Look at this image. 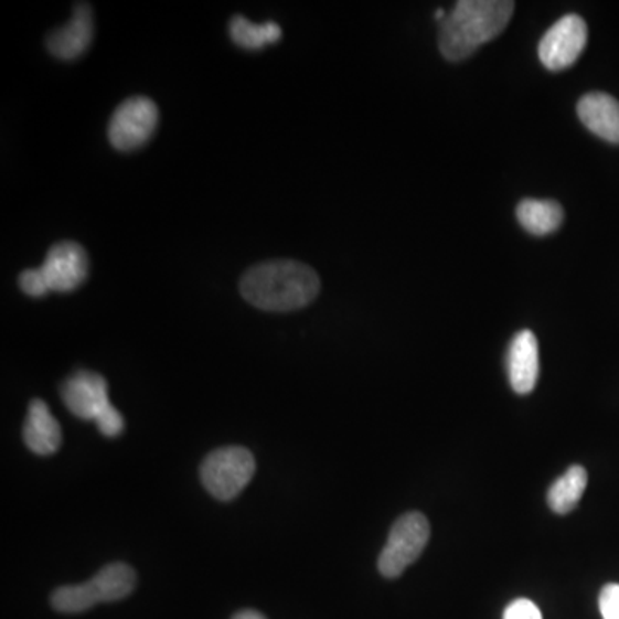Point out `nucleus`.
<instances>
[{"instance_id": "obj_17", "label": "nucleus", "mask_w": 619, "mask_h": 619, "mask_svg": "<svg viewBox=\"0 0 619 619\" xmlns=\"http://www.w3.org/2000/svg\"><path fill=\"white\" fill-rule=\"evenodd\" d=\"M20 288L26 292L28 297L42 298L47 295L49 286L45 282V277H43L42 270L39 269H28L24 270L20 276Z\"/></svg>"}, {"instance_id": "obj_21", "label": "nucleus", "mask_w": 619, "mask_h": 619, "mask_svg": "<svg viewBox=\"0 0 619 619\" xmlns=\"http://www.w3.org/2000/svg\"><path fill=\"white\" fill-rule=\"evenodd\" d=\"M233 619H267L262 612L254 611V609H245L234 615Z\"/></svg>"}, {"instance_id": "obj_15", "label": "nucleus", "mask_w": 619, "mask_h": 619, "mask_svg": "<svg viewBox=\"0 0 619 619\" xmlns=\"http://www.w3.org/2000/svg\"><path fill=\"white\" fill-rule=\"evenodd\" d=\"M587 470L580 465H573L553 483L547 492V504L557 514H566L580 503L587 489Z\"/></svg>"}, {"instance_id": "obj_19", "label": "nucleus", "mask_w": 619, "mask_h": 619, "mask_svg": "<svg viewBox=\"0 0 619 619\" xmlns=\"http://www.w3.org/2000/svg\"><path fill=\"white\" fill-rule=\"evenodd\" d=\"M95 424H97L98 430L106 437L121 436L122 430H125V418L114 406L102 413V417Z\"/></svg>"}, {"instance_id": "obj_7", "label": "nucleus", "mask_w": 619, "mask_h": 619, "mask_svg": "<svg viewBox=\"0 0 619 619\" xmlns=\"http://www.w3.org/2000/svg\"><path fill=\"white\" fill-rule=\"evenodd\" d=\"M588 40L587 23L577 14L556 21L538 43L541 63L549 71H563L577 63Z\"/></svg>"}, {"instance_id": "obj_4", "label": "nucleus", "mask_w": 619, "mask_h": 619, "mask_svg": "<svg viewBox=\"0 0 619 619\" xmlns=\"http://www.w3.org/2000/svg\"><path fill=\"white\" fill-rule=\"evenodd\" d=\"M255 458L246 448L230 446L212 451L200 468L203 485L218 501H233L254 479Z\"/></svg>"}, {"instance_id": "obj_20", "label": "nucleus", "mask_w": 619, "mask_h": 619, "mask_svg": "<svg viewBox=\"0 0 619 619\" xmlns=\"http://www.w3.org/2000/svg\"><path fill=\"white\" fill-rule=\"evenodd\" d=\"M503 619H542V612L532 600L516 599L504 609Z\"/></svg>"}, {"instance_id": "obj_6", "label": "nucleus", "mask_w": 619, "mask_h": 619, "mask_svg": "<svg viewBox=\"0 0 619 619\" xmlns=\"http://www.w3.org/2000/svg\"><path fill=\"white\" fill-rule=\"evenodd\" d=\"M159 125V109L150 98L132 97L122 102L110 117V145L121 152L140 149L152 138Z\"/></svg>"}, {"instance_id": "obj_8", "label": "nucleus", "mask_w": 619, "mask_h": 619, "mask_svg": "<svg viewBox=\"0 0 619 619\" xmlns=\"http://www.w3.org/2000/svg\"><path fill=\"white\" fill-rule=\"evenodd\" d=\"M88 255L75 242H61L49 249L40 265L49 291L71 292L78 289L88 277Z\"/></svg>"}, {"instance_id": "obj_16", "label": "nucleus", "mask_w": 619, "mask_h": 619, "mask_svg": "<svg viewBox=\"0 0 619 619\" xmlns=\"http://www.w3.org/2000/svg\"><path fill=\"white\" fill-rule=\"evenodd\" d=\"M230 33L233 42L246 51H260L270 43L279 42L282 36L281 26L274 21L255 24L243 17H234L231 20Z\"/></svg>"}, {"instance_id": "obj_5", "label": "nucleus", "mask_w": 619, "mask_h": 619, "mask_svg": "<svg viewBox=\"0 0 619 619\" xmlns=\"http://www.w3.org/2000/svg\"><path fill=\"white\" fill-rule=\"evenodd\" d=\"M429 520L421 513H406L391 529L386 545L378 556V572L386 578L402 577L417 562L429 542Z\"/></svg>"}, {"instance_id": "obj_1", "label": "nucleus", "mask_w": 619, "mask_h": 619, "mask_svg": "<svg viewBox=\"0 0 619 619\" xmlns=\"http://www.w3.org/2000/svg\"><path fill=\"white\" fill-rule=\"evenodd\" d=\"M239 291L249 305L265 312H292L316 300L320 279L312 267L300 262H265L243 276Z\"/></svg>"}, {"instance_id": "obj_18", "label": "nucleus", "mask_w": 619, "mask_h": 619, "mask_svg": "<svg viewBox=\"0 0 619 619\" xmlns=\"http://www.w3.org/2000/svg\"><path fill=\"white\" fill-rule=\"evenodd\" d=\"M599 609L604 619H619V584H608L600 590Z\"/></svg>"}, {"instance_id": "obj_10", "label": "nucleus", "mask_w": 619, "mask_h": 619, "mask_svg": "<svg viewBox=\"0 0 619 619\" xmlns=\"http://www.w3.org/2000/svg\"><path fill=\"white\" fill-rule=\"evenodd\" d=\"M94 40V17L88 4L75 6L70 23L49 33L47 47L54 57L75 61L85 54Z\"/></svg>"}, {"instance_id": "obj_9", "label": "nucleus", "mask_w": 619, "mask_h": 619, "mask_svg": "<svg viewBox=\"0 0 619 619\" xmlns=\"http://www.w3.org/2000/svg\"><path fill=\"white\" fill-rule=\"evenodd\" d=\"M64 405L82 420L97 421L102 413L113 406L107 394V382L95 372L79 371L66 378L61 387Z\"/></svg>"}, {"instance_id": "obj_13", "label": "nucleus", "mask_w": 619, "mask_h": 619, "mask_svg": "<svg viewBox=\"0 0 619 619\" xmlns=\"http://www.w3.org/2000/svg\"><path fill=\"white\" fill-rule=\"evenodd\" d=\"M23 437L28 449L40 456L54 455L63 442L58 421L42 399H33L28 406Z\"/></svg>"}, {"instance_id": "obj_14", "label": "nucleus", "mask_w": 619, "mask_h": 619, "mask_svg": "<svg viewBox=\"0 0 619 619\" xmlns=\"http://www.w3.org/2000/svg\"><path fill=\"white\" fill-rule=\"evenodd\" d=\"M516 218L530 234L547 236L562 227L565 211L554 200L525 199L516 206Z\"/></svg>"}, {"instance_id": "obj_3", "label": "nucleus", "mask_w": 619, "mask_h": 619, "mask_svg": "<svg viewBox=\"0 0 619 619\" xmlns=\"http://www.w3.org/2000/svg\"><path fill=\"white\" fill-rule=\"evenodd\" d=\"M137 587V573L125 563H113L102 568L90 581L66 585L52 594L51 602L55 611L83 612L100 602H116L125 599Z\"/></svg>"}, {"instance_id": "obj_2", "label": "nucleus", "mask_w": 619, "mask_h": 619, "mask_svg": "<svg viewBox=\"0 0 619 619\" xmlns=\"http://www.w3.org/2000/svg\"><path fill=\"white\" fill-rule=\"evenodd\" d=\"M514 12L511 0H461L440 23V54L458 63L504 32Z\"/></svg>"}, {"instance_id": "obj_12", "label": "nucleus", "mask_w": 619, "mask_h": 619, "mask_svg": "<svg viewBox=\"0 0 619 619\" xmlns=\"http://www.w3.org/2000/svg\"><path fill=\"white\" fill-rule=\"evenodd\" d=\"M577 113L588 131L609 143H619V102L615 97L602 92L584 95Z\"/></svg>"}, {"instance_id": "obj_11", "label": "nucleus", "mask_w": 619, "mask_h": 619, "mask_svg": "<svg viewBox=\"0 0 619 619\" xmlns=\"http://www.w3.org/2000/svg\"><path fill=\"white\" fill-rule=\"evenodd\" d=\"M506 366L514 393L529 394L535 389L541 363H538V343L534 332L525 329L514 335L508 350Z\"/></svg>"}]
</instances>
